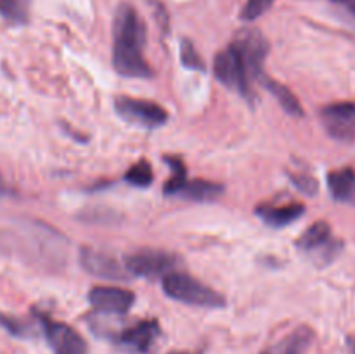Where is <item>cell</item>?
Masks as SVG:
<instances>
[{
  "label": "cell",
  "mask_w": 355,
  "mask_h": 354,
  "mask_svg": "<svg viewBox=\"0 0 355 354\" xmlns=\"http://www.w3.org/2000/svg\"><path fill=\"white\" fill-rule=\"evenodd\" d=\"M146 28L137 10L121 3L113 21V66L121 76L128 78H153L151 65L146 61Z\"/></svg>",
  "instance_id": "obj_1"
},
{
  "label": "cell",
  "mask_w": 355,
  "mask_h": 354,
  "mask_svg": "<svg viewBox=\"0 0 355 354\" xmlns=\"http://www.w3.org/2000/svg\"><path fill=\"white\" fill-rule=\"evenodd\" d=\"M162 285L163 292L170 298H173L177 302H182V304L211 309L224 307L225 305V298L218 292H215L208 285L201 283L196 278L189 276V274L173 271V273L162 278Z\"/></svg>",
  "instance_id": "obj_2"
},
{
  "label": "cell",
  "mask_w": 355,
  "mask_h": 354,
  "mask_svg": "<svg viewBox=\"0 0 355 354\" xmlns=\"http://www.w3.org/2000/svg\"><path fill=\"white\" fill-rule=\"evenodd\" d=\"M297 248L307 255L312 262L319 266L333 262L343 250V243L333 236L328 222H314L300 238L297 239Z\"/></svg>",
  "instance_id": "obj_3"
},
{
  "label": "cell",
  "mask_w": 355,
  "mask_h": 354,
  "mask_svg": "<svg viewBox=\"0 0 355 354\" xmlns=\"http://www.w3.org/2000/svg\"><path fill=\"white\" fill-rule=\"evenodd\" d=\"M236 54L243 61L250 80H262L263 76V62L269 54V42L263 37L262 31L257 28H243L234 35L231 44Z\"/></svg>",
  "instance_id": "obj_4"
},
{
  "label": "cell",
  "mask_w": 355,
  "mask_h": 354,
  "mask_svg": "<svg viewBox=\"0 0 355 354\" xmlns=\"http://www.w3.org/2000/svg\"><path fill=\"white\" fill-rule=\"evenodd\" d=\"M214 71H215V76H217V80L222 83V85H225L231 90H236L239 96H243L246 101L252 103L253 101L252 80H250L248 73H246L245 66H243V61L239 59V56L236 54V51L231 47V45L215 56Z\"/></svg>",
  "instance_id": "obj_5"
},
{
  "label": "cell",
  "mask_w": 355,
  "mask_h": 354,
  "mask_svg": "<svg viewBox=\"0 0 355 354\" xmlns=\"http://www.w3.org/2000/svg\"><path fill=\"white\" fill-rule=\"evenodd\" d=\"M114 110L125 121L144 128H158L168 120V113L163 106L130 96H118L114 99Z\"/></svg>",
  "instance_id": "obj_6"
},
{
  "label": "cell",
  "mask_w": 355,
  "mask_h": 354,
  "mask_svg": "<svg viewBox=\"0 0 355 354\" xmlns=\"http://www.w3.org/2000/svg\"><path fill=\"white\" fill-rule=\"evenodd\" d=\"M179 257L162 250H141L125 259V269L130 276L163 278L173 273L179 266Z\"/></svg>",
  "instance_id": "obj_7"
},
{
  "label": "cell",
  "mask_w": 355,
  "mask_h": 354,
  "mask_svg": "<svg viewBox=\"0 0 355 354\" xmlns=\"http://www.w3.org/2000/svg\"><path fill=\"white\" fill-rule=\"evenodd\" d=\"M37 319L45 333L49 346L54 354H87L89 346L85 339L73 326L62 321H55L49 316L37 312Z\"/></svg>",
  "instance_id": "obj_8"
},
{
  "label": "cell",
  "mask_w": 355,
  "mask_h": 354,
  "mask_svg": "<svg viewBox=\"0 0 355 354\" xmlns=\"http://www.w3.org/2000/svg\"><path fill=\"white\" fill-rule=\"evenodd\" d=\"M159 335H162V328L156 319H142L121 332L111 333L110 339L121 349L130 351L132 354H148Z\"/></svg>",
  "instance_id": "obj_9"
},
{
  "label": "cell",
  "mask_w": 355,
  "mask_h": 354,
  "mask_svg": "<svg viewBox=\"0 0 355 354\" xmlns=\"http://www.w3.org/2000/svg\"><path fill=\"white\" fill-rule=\"evenodd\" d=\"M321 121L322 127L338 142H350L355 141V104L347 103H333L328 104L321 110Z\"/></svg>",
  "instance_id": "obj_10"
},
{
  "label": "cell",
  "mask_w": 355,
  "mask_h": 354,
  "mask_svg": "<svg viewBox=\"0 0 355 354\" xmlns=\"http://www.w3.org/2000/svg\"><path fill=\"white\" fill-rule=\"evenodd\" d=\"M80 264H82L87 273L94 274V276L106 278V280L127 281L132 278L128 271L125 269V264H121L116 257L111 255V253L101 252V250L89 248V246H83L80 250Z\"/></svg>",
  "instance_id": "obj_11"
},
{
  "label": "cell",
  "mask_w": 355,
  "mask_h": 354,
  "mask_svg": "<svg viewBox=\"0 0 355 354\" xmlns=\"http://www.w3.org/2000/svg\"><path fill=\"white\" fill-rule=\"evenodd\" d=\"M89 302L96 311L104 314H127L135 302L134 292L118 287H94L89 292Z\"/></svg>",
  "instance_id": "obj_12"
},
{
  "label": "cell",
  "mask_w": 355,
  "mask_h": 354,
  "mask_svg": "<svg viewBox=\"0 0 355 354\" xmlns=\"http://www.w3.org/2000/svg\"><path fill=\"white\" fill-rule=\"evenodd\" d=\"M314 342V330L311 326H298L272 346L266 347L260 354H307Z\"/></svg>",
  "instance_id": "obj_13"
},
{
  "label": "cell",
  "mask_w": 355,
  "mask_h": 354,
  "mask_svg": "<svg viewBox=\"0 0 355 354\" xmlns=\"http://www.w3.org/2000/svg\"><path fill=\"white\" fill-rule=\"evenodd\" d=\"M305 214V207L302 203L286 205H259L257 215L270 228H286L297 222Z\"/></svg>",
  "instance_id": "obj_14"
},
{
  "label": "cell",
  "mask_w": 355,
  "mask_h": 354,
  "mask_svg": "<svg viewBox=\"0 0 355 354\" xmlns=\"http://www.w3.org/2000/svg\"><path fill=\"white\" fill-rule=\"evenodd\" d=\"M328 187L336 201L355 205V170L352 167H343V169L329 172Z\"/></svg>",
  "instance_id": "obj_15"
},
{
  "label": "cell",
  "mask_w": 355,
  "mask_h": 354,
  "mask_svg": "<svg viewBox=\"0 0 355 354\" xmlns=\"http://www.w3.org/2000/svg\"><path fill=\"white\" fill-rule=\"evenodd\" d=\"M224 193V186L218 183H211V180L205 179H193L187 180L179 191L177 196H182L191 201H215L220 194Z\"/></svg>",
  "instance_id": "obj_16"
},
{
  "label": "cell",
  "mask_w": 355,
  "mask_h": 354,
  "mask_svg": "<svg viewBox=\"0 0 355 354\" xmlns=\"http://www.w3.org/2000/svg\"><path fill=\"white\" fill-rule=\"evenodd\" d=\"M260 82H262L263 87H266V89L276 97L277 103L281 104V108H283L288 115H291V117H304V108H302V103L286 85L269 78V76H263Z\"/></svg>",
  "instance_id": "obj_17"
},
{
  "label": "cell",
  "mask_w": 355,
  "mask_h": 354,
  "mask_svg": "<svg viewBox=\"0 0 355 354\" xmlns=\"http://www.w3.org/2000/svg\"><path fill=\"white\" fill-rule=\"evenodd\" d=\"M30 10L31 0H0V16L10 24H26Z\"/></svg>",
  "instance_id": "obj_18"
},
{
  "label": "cell",
  "mask_w": 355,
  "mask_h": 354,
  "mask_svg": "<svg viewBox=\"0 0 355 354\" xmlns=\"http://www.w3.org/2000/svg\"><path fill=\"white\" fill-rule=\"evenodd\" d=\"M165 162L168 163L170 169H172V174H170V179L166 180L165 186H163V193L179 194V191L182 189L184 184L187 183L186 167H184L182 160L177 158V156H165Z\"/></svg>",
  "instance_id": "obj_19"
},
{
  "label": "cell",
  "mask_w": 355,
  "mask_h": 354,
  "mask_svg": "<svg viewBox=\"0 0 355 354\" xmlns=\"http://www.w3.org/2000/svg\"><path fill=\"white\" fill-rule=\"evenodd\" d=\"M125 180L135 187H149L153 184V167L151 163L141 160L139 163L132 165L125 174Z\"/></svg>",
  "instance_id": "obj_20"
},
{
  "label": "cell",
  "mask_w": 355,
  "mask_h": 354,
  "mask_svg": "<svg viewBox=\"0 0 355 354\" xmlns=\"http://www.w3.org/2000/svg\"><path fill=\"white\" fill-rule=\"evenodd\" d=\"M0 326H2L3 330H7L10 335L17 337V339H28V337L33 335V325L24 321V319L17 318V316L0 312Z\"/></svg>",
  "instance_id": "obj_21"
},
{
  "label": "cell",
  "mask_w": 355,
  "mask_h": 354,
  "mask_svg": "<svg viewBox=\"0 0 355 354\" xmlns=\"http://www.w3.org/2000/svg\"><path fill=\"white\" fill-rule=\"evenodd\" d=\"M180 62H182L186 68L196 69V71H205V61L201 59V56L198 54L196 47H194L193 42L182 40L180 42Z\"/></svg>",
  "instance_id": "obj_22"
},
{
  "label": "cell",
  "mask_w": 355,
  "mask_h": 354,
  "mask_svg": "<svg viewBox=\"0 0 355 354\" xmlns=\"http://www.w3.org/2000/svg\"><path fill=\"white\" fill-rule=\"evenodd\" d=\"M276 0H246L241 10V19L243 21H255L257 17L263 16L270 7L274 6Z\"/></svg>",
  "instance_id": "obj_23"
},
{
  "label": "cell",
  "mask_w": 355,
  "mask_h": 354,
  "mask_svg": "<svg viewBox=\"0 0 355 354\" xmlns=\"http://www.w3.org/2000/svg\"><path fill=\"white\" fill-rule=\"evenodd\" d=\"M290 179L302 193L309 194V196H314L318 193V180L314 177L307 176V174H290Z\"/></svg>",
  "instance_id": "obj_24"
},
{
  "label": "cell",
  "mask_w": 355,
  "mask_h": 354,
  "mask_svg": "<svg viewBox=\"0 0 355 354\" xmlns=\"http://www.w3.org/2000/svg\"><path fill=\"white\" fill-rule=\"evenodd\" d=\"M333 2H335L336 6L343 7L347 12L352 14V16L355 17V0H333Z\"/></svg>",
  "instance_id": "obj_25"
},
{
  "label": "cell",
  "mask_w": 355,
  "mask_h": 354,
  "mask_svg": "<svg viewBox=\"0 0 355 354\" xmlns=\"http://www.w3.org/2000/svg\"><path fill=\"white\" fill-rule=\"evenodd\" d=\"M347 354H355V335H349L345 340Z\"/></svg>",
  "instance_id": "obj_26"
},
{
  "label": "cell",
  "mask_w": 355,
  "mask_h": 354,
  "mask_svg": "<svg viewBox=\"0 0 355 354\" xmlns=\"http://www.w3.org/2000/svg\"><path fill=\"white\" fill-rule=\"evenodd\" d=\"M7 191H6V186H3V183H2V177H0V194H6Z\"/></svg>",
  "instance_id": "obj_27"
},
{
  "label": "cell",
  "mask_w": 355,
  "mask_h": 354,
  "mask_svg": "<svg viewBox=\"0 0 355 354\" xmlns=\"http://www.w3.org/2000/svg\"><path fill=\"white\" fill-rule=\"evenodd\" d=\"M170 354H193V353H170ZM196 354H201V353H196Z\"/></svg>",
  "instance_id": "obj_28"
}]
</instances>
